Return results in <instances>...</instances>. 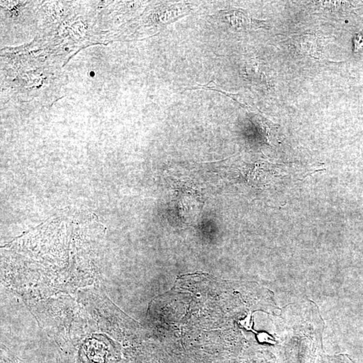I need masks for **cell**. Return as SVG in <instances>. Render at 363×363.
<instances>
[{"label": "cell", "mask_w": 363, "mask_h": 363, "mask_svg": "<svg viewBox=\"0 0 363 363\" xmlns=\"http://www.w3.org/2000/svg\"><path fill=\"white\" fill-rule=\"evenodd\" d=\"M354 52H357L363 48V29L355 34L353 39Z\"/></svg>", "instance_id": "1"}, {"label": "cell", "mask_w": 363, "mask_h": 363, "mask_svg": "<svg viewBox=\"0 0 363 363\" xmlns=\"http://www.w3.org/2000/svg\"><path fill=\"white\" fill-rule=\"evenodd\" d=\"M90 75L92 76H94V75H95V74H94V72H91Z\"/></svg>", "instance_id": "2"}]
</instances>
